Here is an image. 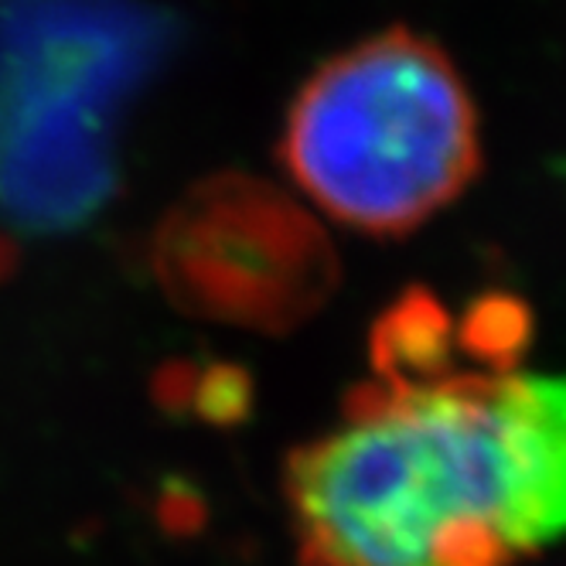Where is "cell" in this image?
Wrapping results in <instances>:
<instances>
[{"mask_svg": "<svg viewBox=\"0 0 566 566\" xmlns=\"http://www.w3.org/2000/svg\"><path fill=\"white\" fill-rule=\"evenodd\" d=\"M301 566H512L549 539L533 379H376L287 464Z\"/></svg>", "mask_w": 566, "mask_h": 566, "instance_id": "cell-1", "label": "cell"}, {"mask_svg": "<svg viewBox=\"0 0 566 566\" xmlns=\"http://www.w3.org/2000/svg\"><path fill=\"white\" fill-rule=\"evenodd\" d=\"M280 160L328 219L366 235H407L478 178V113L448 55L389 28L301 86Z\"/></svg>", "mask_w": 566, "mask_h": 566, "instance_id": "cell-2", "label": "cell"}, {"mask_svg": "<svg viewBox=\"0 0 566 566\" xmlns=\"http://www.w3.org/2000/svg\"><path fill=\"white\" fill-rule=\"evenodd\" d=\"M150 263L181 311L273 335L311 317L338 283L314 216L250 175L195 185L157 226Z\"/></svg>", "mask_w": 566, "mask_h": 566, "instance_id": "cell-3", "label": "cell"}, {"mask_svg": "<svg viewBox=\"0 0 566 566\" xmlns=\"http://www.w3.org/2000/svg\"><path fill=\"white\" fill-rule=\"evenodd\" d=\"M454 325L430 294H407L373 335L379 379H433L451 373Z\"/></svg>", "mask_w": 566, "mask_h": 566, "instance_id": "cell-4", "label": "cell"}, {"mask_svg": "<svg viewBox=\"0 0 566 566\" xmlns=\"http://www.w3.org/2000/svg\"><path fill=\"white\" fill-rule=\"evenodd\" d=\"M530 342V314L512 297H484L478 301L464 325L461 345L489 366V373H512V361Z\"/></svg>", "mask_w": 566, "mask_h": 566, "instance_id": "cell-5", "label": "cell"}, {"mask_svg": "<svg viewBox=\"0 0 566 566\" xmlns=\"http://www.w3.org/2000/svg\"><path fill=\"white\" fill-rule=\"evenodd\" d=\"M549 451V533H566V379H533Z\"/></svg>", "mask_w": 566, "mask_h": 566, "instance_id": "cell-6", "label": "cell"}]
</instances>
